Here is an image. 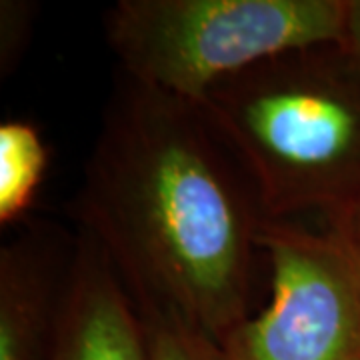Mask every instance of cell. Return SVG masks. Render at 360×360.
<instances>
[{"label": "cell", "instance_id": "1", "mask_svg": "<svg viewBox=\"0 0 360 360\" xmlns=\"http://www.w3.org/2000/svg\"><path fill=\"white\" fill-rule=\"evenodd\" d=\"M70 212L141 314L219 345L252 314L266 217L196 104L118 70Z\"/></svg>", "mask_w": 360, "mask_h": 360}, {"label": "cell", "instance_id": "2", "mask_svg": "<svg viewBox=\"0 0 360 360\" xmlns=\"http://www.w3.org/2000/svg\"><path fill=\"white\" fill-rule=\"evenodd\" d=\"M266 220L360 206V68L338 42L274 54L196 104Z\"/></svg>", "mask_w": 360, "mask_h": 360}, {"label": "cell", "instance_id": "3", "mask_svg": "<svg viewBox=\"0 0 360 360\" xmlns=\"http://www.w3.org/2000/svg\"><path fill=\"white\" fill-rule=\"evenodd\" d=\"M345 13L347 0H118L103 28L120 72L200 104L274 54L338 42Z\"/></svg>", "mask_w": 360, "mask_h": 360}, {"label": "cell", "instance_id": "4", "mask_svg": "<svg viewBox=\"0 0 360 360\" xmlns=\"http://www.w3.org/2000/svg\"><path fill=\"white\" fill-rule=\"evenodd\" d=\"M270 298L220 348L226 360H360V252L342 220H266Z\"/></svg>", "mask_w": 360, "mask_h": 360}, {"label": "cell", "instance_id": "5", "mask_svg": "<svg viewBox=\"0 0 360 360\" xmlns=\"http://www.w3.org/2000/svg\"><path fill=\"white\" fill-rule=\"evenodd\" d=\"M77 252L51 220H30L0 248V360H49Z\"/></svg>", "mask_w": 360, "mask_h": 360}, {"label": "cell", "instance_id": "6", "mask_svg": "<svg viewBox=\"0 0 360 360\" xmlns=\"http://www.w3.org/2000/svg\"><path fill=\"white\" fill-rule=\"evenodd\" d=\"M49 360H153L141 310L98 246L82 232H77Z\"/></svg>", "mask_w": 360, "mask_h": 360}, {"label": "cell", "instance_id": "7", "mask_svg": "<svg viewBox=\"0 0 360 360\" xmlns=\"http://www.w3.org/2000/svg\"><path fill=\"white\" fill-rule=\"evenodd\" d=\"M49 168L39 127L25 118L0 122V224L20 222L37 198Z\"/></svg>", "mask_w": 360, "mask_h": 360}, {"label": "cell", "instance_id": "8", "mask_svg": "<svg viewBox=\"0 0 360 360\" xmlns=\"http://www.w3.org/2000/svg\"><path fill=\"white\" fill-rule=\"evenodd\" d=\"M153 360H226L217 340L170 314H142Z\"/></svg>", "mask_w": 360, "mask_h": 360}, {"label": "cell", "instance_id": "9", "mask_svg": "<svg viewBox=\"0 0 360 360\" xmlns=\"http://www.w3.org/2000/svg\"><path fill=\"white\" fill-rule=\"evenodd\" d=\"M39 4L28 0L0 2V78L6 80L16 72L32 39Z\"/></svg>", "mask_w": 360, "mask_h": 360}, {"label": "cell", "instance_id": "10", "mask_svg": "<svg viewBox=\"0 0 360 360\" xmlns=\"http://www.w3.org/2000/svg\"><path fill=\"white\" fill-rule=\"evenodd\" d=\"M340 49L360 68V0H347L345 26L338 40Z\"/></svg>", "mask_w": 360, "mask_h": 360}, {"label": "cell", "instance_id": "11", "mask_svg": "<svg viewBox=\"0 0 360 360\" xmlns=\"http://www.w3.org/2000/svg\"><path fill=\"white\" fill-rule=\"evenodd\" d=\"M342 220L345 224H347L348 232H350V236H352V240H354V245L359 248L360 252V206H356L350 214H347L345 219H338Z\"/></svg>", "mask_w": 360, "mask_h": 360}]
</instances>
